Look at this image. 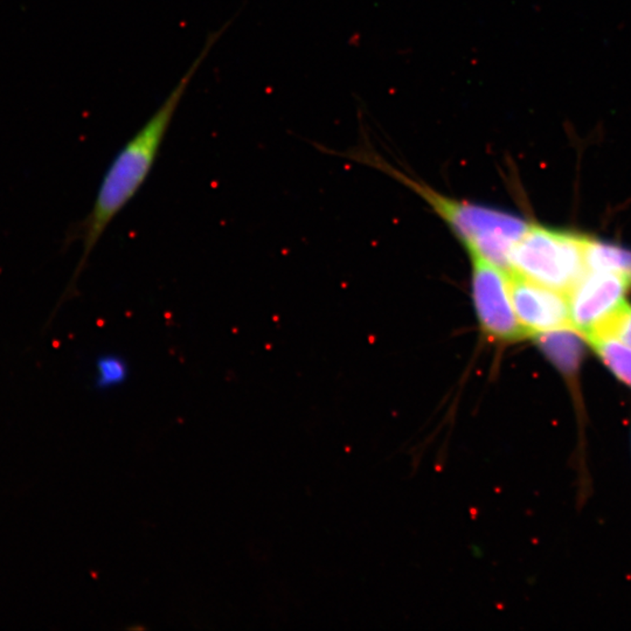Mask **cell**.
I'll list each match as a JSON object with an SVG mask.
<instances>
[{
    "label": "cell",
    "mask_w": 631,
    "mask_h": 631,
    "mask_svg": "<svg viewBox=\"0 0 631 631\" xmlns=\"http://www.w3.org/2000/svg\"><path fill=\"white\" fill-rule=\"evenodd\" d=\"M231 23L229 20L220 30L208 34L203 50L192 65H189V70H186L184 76L174 85L159 108L136 131L135 135L121 147V150L112 159L102 178L96 198L88 214L80 221L70 225V227L65 231L62 249H67L73 243L80 242L82 254L74 270L73 276L60 297L48 322L54 318V316L67 300L79 295L77 283L81 278L83 270L87 268L90 255L104 231L108 229L110 223L145 184L157 161L171 122L174 120L178 107L189 83L192 82L196 70H199L216 41L223 34V32L227 30L228 26H231Z\"/></svg>",
    "instance_id": "1"
},
{
    "label": "cell",
    "mask_w": 631,
    "mask_h": 631,
    "mask_svg": "<svg viewBox=\"0 0 631 631\" xmlns=\"http://www.w3.org/2000/svg\"><path fill=\"white\" fill-rule=\"evenodd\" d=\"M350 157L377 167L412 189L446 223L469 256L488 258L508 270L512 249L530 223L512 213L443 194L394 167L374 152L360 150Z\"/></svg>",
    "instance_id": "2"
},
{
    "label": "cell",
    "mask_w": 631,
    "mask_h": 631,
    "mask_svg": "<svg viewBox=\"0 0 631 631\" xmlns=\"http://www.w3.org/2000/svg\"><path fill=\"white\" fill-rule=\"evenodd\" d=\"M587 238L530 223L513 247L508 270L563 293L587 271Z\"/></svg>",
    "instance_id": "3"
},
{
    "label": "cell",
    "mask_w": 631,
    "mask_h": 631,
    "mask_svg": "<svg viewBox=\"0 0 631 631\" xmlns=\"http://www.w3.org/2000/svg\"><path fill=\"white\" fill-rule=\"evenodd\" d=\"M469 258L470 295L483 338L498 346L528 339L513 308L508 270L482 256Z\"/></svg>",
    "instance_id": "4"
},
{
    "label": "cell",
    "mask_w": 631,
    "mask_h": 631,
    "mask_svg": "<svg viewBox=\"0 0 631 631\" xmlns=\"http://www.w3.org/2000/svg\"><path fill=\"white\" fill-rule=\"evenodd\" d=\"M630 288L631 282L617 273L587 269L567 293L573 329L588 337L627 302Z\"/></svg>",
    "instance_id": "5"
},
{
    "label": "cell",
    "mask_w": 631,
    "mask_h": 631,
    "mask_svg": "<svg viewBox=\"0 0 631 631\" xmlns=\"http://www.w3.org/2000/svg\"><path fill=\"white\" fill-rule=\"evenodd\" d=\"M510 273L512 303L528 338L572 327L566 293Z\"/></svg>",
    "instance_id": "6"
},
{
    "label": "cell",
    "mask_w": 631,
    "mask_h": 631,
    "mask_svg": "<svg viewBox=\"0 0 631 631\" xmlns=\"http://www.w3.org/2000/svg\"><path fill=\"white\" fill-rule=\"evenodd\" d=\"M535 344L545 354L547 360L566 380L577 409V422L581 427L585 422L583 400L580 391V370L585 355V337L573 327L545 332L533 337Z\"/></svg>",
    "instance_id": "7"
},
{
    "label": "cell",
    "mask_w": 631,
    "mask_h": 631,
    "mask_svg": "<svg viewBox=\"0 0 631 631\" xmlns=\"http://www.w3.org/2000/svg\"><path fill=\"white\" fill-rule=\"evenodd\" d=\"M586 263L587 269L612 271L631 282V251L625 248L587 239Z\"/></svg>",
    "instance_id": "8"
},
{
    "label": "cell",
    "mask_w": 631,
    "mask_h": 631,
    "mask_svg": "<svg viewBox=\"0 0 631 631\" xmlns=\"http://www.w3.org/2000/svg\"><path fill=\"white\" fill-rule=\"evenodd\" d=\"M586 342L604 367L631 389V347L609 338H589Z\"/></svg>",
    "instance_id": "9"
},
{
    "label": "cell",
    "mask_w": 631,
    "mask_h": 631,
    "mask_svg": "<svg viewBox=\"0 0 631 631\" xmlns=\"http://www.w3.org/2000/svg\"><path fill=\"white\" fill-rule=\"evenodd\" d=\"M589 338H609L631 347V304L624 302L610 317L604 320Z\"/></svg>",
    "instance_id": "10"
},
{
    "label": "cell",
    "mask_w": 631,
    "mask_h": 631,
    "mask_svg": "<svg viewBox=\"0 0 631 631\" xmlns=\"http://www.w3.org/2000/svg\"><path fill=\"white\" fill-rule=\"evenodd\" d=\"M129 367L123 358L115 354H105L96 360L95 386L100 389L118 387L125 382Z\"/></svg>",
    "instance_id": "11"
}]
</instances>
